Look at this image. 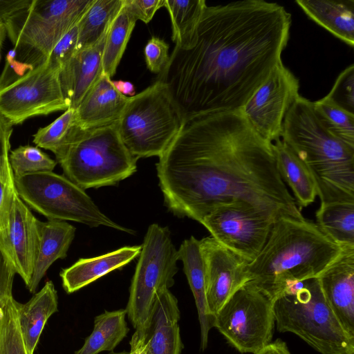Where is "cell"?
I'll list each match as a JSON object with an SVG mask.
<instances>
[{
	"label": "cell",
	"mask_w": 354,
	"mask_h": 354,
	"mask_svg": "<svg viewBox=\"0 0 354 354\" xmlns=\"http://www.w3.org/2000/svg\"><path fill=\"white\" fill-rule=\"evenodd\" d=\"M169 210L199 223L216 205L247 202L273 216L303 217L277 167L272 142L241 109L183 122L156 164Z\"/></svg>",
	"instance_id": "obj_1"
},
{
	"label": "cell",
	"mask_w": 354,
	"mask_h": 354,
	"mask_svg": "<svg viewBox=\"0 0 354 354\" xmlns=\"http://www.w3.org/2000/svg\"><path fill=\"white\" fill-rule=\"evenodd\" d=\"M291 21L282 6L263 0L207 6L192 44L175 46L158 78L183 122L241 109L282 62Z\"/></svg>",
	"instance_id": "obj_2"
},
{
	"label": "cell",
	"mask_w": 354,
	"mask_h": 354,
	"mask_svg": "<svg viewBox=\"0 0 354 354\" xmlns=\"http://www.w3.org/2000/svg\"><path fill=\"white\" fill-rule=\"evenodd\" d=\"M344 247L304 216H281L261 252L246 264L245 283L274 301L299 282L317 278Z\"/></svg>",
	"instance_id": "obj_3"
},
{
	"label": "cell",
	"mask_w": 354,
	"mask_h": 354,
	"mask_svg": "<svg viewBox=\"0 0 354 354\" xmlns=\"http://www.w3.org/2000/svg\"><path fill=\"white\" fill-rule=\"evenodd\" d=\"M281 139L310 171L321 203L354 202V149L327 131L313 102L300 95L295 100Z\"/></svg>",
	"instance_id": "obj_4"
},
{
	"label": "cell",
	"mask_w": 354,
	"mask_h": 354,
	"mask_svg": "<svg viewBox=\"0 0 354 354\" xmlns=\"http://www.w3.org/2000/svg\"><path fill=\"white\" fill-rule=\"evenodd\" d=\"M55 155L64 176L84 190L115 185L137 169L138 160L123 143L117 122L87 129L75 124Z\"/></svg>",
	"instance_id": "obj_5"
},
{
	"label": "cell",
	"mask_w": 354,
	"mask_h": 354,
	"mask_svg": "<svg viewBox=\"0 0 354 354\" xmlns=\"http://www.w3.org/2000/svg\"><path fill=\"white\" fill-rule=\"evenodd\" d=\"M277 329L292 333L321 354H354V338L327 304L318 279L299 282L273 301Z\"/></svg>",
	"instance_id": "obj_6"
},
{
	"label": "cell",
	"mask_w": 354,
	"mask_h": 354,
	"mask_svg": "<svg viewBox=\"0 0 354 354\" xmlns=\"http://www.w3.org/2000/svg\"><path fill=\"white\" fill-rule=\"evenodd\" d=\"M183 123L166 85L160 80L129 97L118 121L121 139L137 160L165 151Z\"/></svg>",
	"instance_id": "obj_7"
},
{
	"label": "cell",
	"mask_w": 354,
	"mask_h": 354,
	"mask_svg": "<svg viewBox=\"0 0 354 354\" xmlns=\"http://www.w3.org/2000/svg\"><path fill=\"white\" fill-rule=\"evenodd\" d=\"M93 0H31L5 21L19 61L45 62L58 41L80 20Z\"/></svg>",
	"instance_id": "obj_8"
},
{
	"label": "cell",
	"mask_w": 354,
	"mask_h": 354,
	"mask_svg": "<svg viewBox=\"0 0 354 354\" xmlns=\"http://www.w3.org/2000/svg\"><path fill=\"white\" fill-rule=\"evenodd\" d=\"M19 197L48 220L71 221L96 227L105 226L134 234L112 221L90 196L65 176L53 171L26 174L15 177Z\"/></svg>",
	"instance_id": "obj_9"
},
{
	"label": "cell",
	"mask_w": 354,
	"mask_h": 354,
	"mask_svg": "<svg viewBox=\"0 0 354 354\" xmlns=\"http://www.w3.org/2000/svg\"><path fill=\"white\" fill-rule=\"evenodd\" d=\"M178 261L168 227L151 224L141 245L125 309L136 333L147 322L157 295L174 284Z\"/></svg>",
	"instance_id": "obj_10"
},
{
	"label": "cell",
	"mask_w": 354,
	"mask_h": 354,
	"mask_svg": "<svg viewBox=\"0 0 354 354\" xmlns=\"http://www.w3.org/2000/svg\"><path fill=\"white\" fill-rule=\"evenodd\" d=\"M274 324L273 301L244 283L215 315L214 327L241 353L255 354L272 342Z\"/></svg>",
	"instance_id": "obj_11"
},
{
	"label": "cell",
	"mask_w": 354,
	"mask_h": 354,
	"mask_svg": "<svg viewBox=\"0 0 354 354\" xmlns=\"http://www.w3.org/2000/svg\"><path fill=\"white\" fill-rule=\"evenodd\" d=\"M278 218L247 202L232 201L216 205L200 223L220 244L249 263L263 248Z\"/></svg>",
	"instance_id": "obj_12"
},
{
	"label": "cell",
	"mask_w": 354,
	"mask_h": 354,
	"mask_svg": "<svg viewBox=\"0 0 354 354\" xmlns=\"http://www.w3.org/2000/svg\"><path fill=\"white\" fill-rule=\"evenodd\" d=\"M59 71L46 59L0 88V113L15 125L34 116L66 111L68 106L61 88Z\"/></svg>",
	"instance_id": "obj_13"
},
{
	"label": "cell",
	"mask_w": 354,
	"mask_h": 354,
	"mask_svg": "<svg viewBox=\"0 0 354 354\" xmlns=\"http://www.w3.org/2000/svg\"><path fill=\"white\" fill-rule=\"evenodd\" d=\"M299 81L282 62L250 97L241 110L252 129L266 140L280 139L285 116L299 97Z\"/></svg>",
	"instance_id": "obj_14"
},
{
	"label": "cell",
	"mask_w": 354,
	"mask_h": 354,
	"mask_svg": "<svg viewBox=\"0 0 354 354\" xmlns=\"http://www.w3.org/2000/svg\"><path fill=\"white\" fill-rule=\"evenodd\" d=\"M206 285L208 310L212 317L246 281L243 258L220 244L212 236L199 240Z\"/></svg>",
	"instance_id": "obj_15"
},
{
	"label": "cell",
	"mask_w": 354,
	"mask_h": 354,
	"mask_svg": "<svg viewBox=\"0 0 354 354\" xmlns=\"http://www.w3.org/2000/svg\"><path fill=\"white\" fill-rule=\"evenodd\" d=\"M180 315L178 300L169 289L159 292L144 328L132 335L129 354H180Z\"/></svg>",
	"instance_id": "obj_16"
},
{
	"label": "cell",
	"mask_w": 354,
	"mask_h": 354,
	"mask_svg": "<svg viewBox=\"0 0 354 354\" xmlns=\"http://www.w3.org/2000/svg\"><path fill=\"white\" fill-rule=\"evenodd\" d=\"M39 241V220L17 194L8 227L0 234V242L26 286L32 277Z\"/></svg>",
	"instance_id": "obj_17"
},
{
	"label": "cell",
	"mask_w": 354,
	"mask_h": 354,
	"mask_svg": "<svg viewBox=\"0 0 354 354\" xmlns=\"http://www.w3.org/2000/svg\"><path fill=\"white\" fill-rule=\"evenodd\" d=\"M317 279L327 304L343 329L354 338V246H345Z\"/></svg>",
	"instance_id": "obj_18"
},
{
	"label": "cell",
	"mask_w": 354,
	"mask_h": 354,
	"mask_svg": "<svg viewBox=\"0 0 354 354\" xmlns=\"http://www.w3.org/2000/svg\"><path fill=\"white\" fill-rule=\"evenodd\" d=\"M107 31L108 29L96 43L77 50L61 68L59 82L68 108L75 109L102 75V55Z\"/></svg>",
	"instance_id": "obj_19"
},
{
	"label": "cell",
	"mask_w": 354,
	"mask_h": 354,
	"mask_svg": "<svg viewBox=\"0 0 354 354\" xmlns=\"http://www.w3.org/2000/svg\"><path fill=\"white\" fill-rule=\"evenodd\" d=\"M129 99L115 88L111 77L102 73L75 109V124L87 129L116 122Z\"/></svg>",
	"instance_id": "obj_20"
},
{
	"label": "cell",
	"mask_w": 354,
	"mask_h": 354,
	"mask_svg": "<svg viewBox=\"0 0 354 354\" xmlns=\"http://www.w3.org/2000/svg\"><path fill=\"white\" fill-rule=\"evenodd\" d=\"M141 252V245L124 246L104 254L80 259L60 272L62 286L70 294L126 266Z\"/></svg>",
	"instance_id": "obj_21"
},
{
	"label": "cell",
	"mask_w": 354,
	"mask_h": 354,
	"mask_svg": "<svg viewBox=\"0 0 354 354\" xmlns=\"http://www.w3.org/2000/svg\"><path fill=\"white\" fill-rule=\"evenodd\" d=\"M178 255L194 297L201 328V348L205 350L209 332L214 327V317L210 315L207 303L205 266L199 240L193 236L185 239L178 250Z\"/></svg>",
	"instance_id": "obj_22"
},
{
	"label": "cell",
	"mask_w": 354,
	"mask_h": 354,
	"mask_svg": "<svg viewBox=\"0 0 354 354\" xmlns=\"http://www.w3.org/2000/svg\"><path fill=\"white\" fill-rule=\"evenodd\" d=\"M39 246L30 281L27 286L35 293L41 279L50 266L57 259L67 256L68 248L75 238V227L66 221H39Z\"/></svg>",
	"instance_id": "obj_23"
},
{
	"label": "cell",
	"mask_w": 354,
	"mask_h": 354,
	"mask_svg": "<svg viewBox=\"0 0 354 354\" xmlns=\"http://www.w3.org/2000/svg\"><path fill=\"white\" fill-rule=\"evenodd\" d=\"M317 24L351 47L354 46V0H297Z\"/></svg>",
	"instance_id": "obj_24"
},
{
	"label": "cell",
	"mask_w": 354,
	"mask_h": 354,
	"mask_svg": "<svg viewBox=\"0 0 354 354\" xmlns=\"http://www.w3.org/2000/svg\"><path fill=\"white\" fill-rule=\"evenodd\" d=\"M57 306V294L51 281L26 304L17 302L19 328L28 354L34 353L43 329Z\"/></svg>",
	"instance_id": "obj_25"
},
{
	"label": "cell",
	"mask_w": 354,
	"mask_h": 354,
	"mask_svg": "<svg viewBox=\"0 0 354 354\" xmlns=\"http://www.w3.org/2000/svg\"><path fill=\"white\" fill-rule=\"evenodd\" d=\"M272 145L279 174L292 189L299 206L313 203L317 196V188L307 167L281 138Z\"/></svg>",
	"instance_id": "obj_26"
},
{
	"label": "cell",
	"mask_w": 354,
	"mask_h": 354,
	"mask_svg": "<svg viewBox=\"0 0 354 354\" xmlns=\"http://www.w3.org/2000/svg\"><path fill=\"white\" fill-rule=\"evenodd\" d=\"M126 315L125 309H119L105 310L96 316L93 331L75 354H98L113 351L129 332Z\"/></svg>",
	"instance_id": "obj_27"
},
{
	"label": "cell",
	"mask_w": 354,
	"mask_h": 354,
	"mask_svg": "<svg viewBox=\"0 0 354 354\" xmlns=\"http://www.w3.org/2000/svg\"><path fill=\"white\" fill-rule=\"evenodd\" d=\"M315 216L316 224L332 241L354 246V202L321 203Z\"/></svg>",
	"instance_id": "obj_28"
},
{
	"label": "cell",
	"mask_w": 354,
	"mask_h": 354,
	"mask_svg": "<svg viewBox=\"0 0 354 354\" xmlns=\"http://www.w3.org/2000/svg\"><path fill=\"white\" fill-rule=\"evenodd\" d=\"M171 21V38L176 47H189L203 12L207 6L205 0H164Z\"/></svg>",
	"instance_id": "obj_29"
},
{
	"label": "cell",
	"mask_w": 354,
	"mask_h": 354,
	"mask_svg": "<svg viewBox=\"0 0 354 354\" xmlns=\"http://www.w3.org/2000/svg\"><path fill=\"white\" fill-rule=\"evenodd\" d=\"M136 21L122 5L108 28L102 55V74L111 78L115 74Z\"/></svg>",
	"instance_id": "obj_30"
},
{
	"label": "cell",
	"mask_w": 354,
	"mask_h": 354,
	"mask_svg": "<svg viewBox=\"0 0 354 354\" xmlns=\"http://www.w3.org/2000/svg\"><path fill=\"white\" fill-rule=\"evenodd\" d=\"M122 5L123 0H93L78 22L77 50L96 43Z\"/></svg>",
	"instance_id": "obj_31"
},
{
	"label": "cell",
	"mask_w": 354,
	"mask_h": 354,
	"mask_svg": "<svg viewBox=\"0 0 354 354\" xmlns=\"http://www.w3.org/2000/svg\"><path fill=\"white\" fill-rule=\"evenodd\" d=\"M313 107L327 131L354 149V115L337 106L326 96L314 102Z\"/></svg>",
	"instance_id": "obj_32"
},
{
	"label": "cell",
	"mask_w": 354,
	"mask_h": 354,
	"mask_svg": "<svg viewBox=\"0 0 354 354\" xmlns=\"http://www.w3.org/2000/svg\"><path fill=\"white\" fill-rule=\"evenodd\" d=\"M0 354H28L19 324L17 301L13 297L0 311Z\"/></svg>",
	"instance_id": "obj_33"
},
{
	"label": "cell",
	"mask_w": 354,
	"mask_h": 354,
	"mask_svg": "<svg viewBox=\"0 0 354 354\" xmlns=\"http://www.w3.org/2000/svg\"><path fill=\"white\" fill-rule=\"evenodd\" d=\"M10 164L14 177L41 171H53L57 162L39 147L20 146L10 151Z\"/></svg>",
	"instance_id": "obj_34"
},
{
	"label": "cell",
	"mask_w": 354,
	"mask_h": 354,
	"mask_svg": "<svg viewBox=\"0 0 354 354\" xmlns=\"http://www.w3.org/2000/svg\"><path fill=\"white\" fill-rule=\"evenodd\" d=\"M75 124V109L68 108L50 124L39 128L33 136L37 147L55 154L63 146Z\"/></svg>",
	"instance_id": "obj_35"
},
{
	"label": "cell",
	"mask_w": 354,
	"mask_h": 354,
	"mask_svg": "<svg viewBox=\"0 0 354 354\" xmlns=\"http://www.w3.org/2000/svg\"><path fill=\"white\" fill-rule=\"evenodd\" d=\"M326 97L337 106L354 115V64L347 66L338 75Z\"/></svg>",
	"instance_id": "obj_36"
},
{
	"label": "cell",
	"mask_w": 354,
	"mask_h": 354,
	"mask_svg": "<svg viewBox=\"0 0 354 354\" xmlns=\"http://www.w3.org/2000/svg\"><path fill=\"white\" fill-rule=\"evenodd\" d=\"M169 46L165 40L152 37L144 48V55L147 68L153 73L160 74L167 66L169 56Z\"/></svg>",
	"instance_id": "obj_37"
},
{
	"label": "cell",
	"mask_w": 354,
	"mask_h": 354,
	"mask_svg": "<svg viewBox=\"0 0 354 354\" xmlns=\"http://www.w3.org/2000/svg\"><path fill=\"white\" fill-rule=\"evenodd\" d=\"M12 124L0 113V179L15 181L9 160Z\"/></svg>",
	"instance_id": "obj_38"
},
{
	"label": "cell",
	"mask_w": 354,
	"mask_h": 354,
	"mask_svg": "<svg viewBox=\"0 0 354 354\" xmlns=\"http://www.w3.org/2000/svg\"><path fill=\"white\" fill-rule=\"evenodd\" d=\"M77 39L78 23L58 41L47 59L61 69L77 50Z\"/></svg>",
	"instance_id": "obj_39"
},
{
	"label": "cell",
	"mask_w": 354,
	"mask_h": 354,
	"mask_svg": "<svg viewBox=\"0 0 354 354\" xmlns=\"http://www.w3.org/2000/svg\"><path fill=\"white\" fill-rule=\"evenodd\" d=\"M16 274L14 265L0 242V311L12 297V284Z\"/></svg>",
	"instance_id": "obj_40"
},
{
	"label": "cell",
	"mask_w": 354,
	"mask_h": 354,
	"mask_svg": "<svg viewBox=\"0 0 354 354\" xmlns=\"http://www.w3.org/2000/svg\"><path fill=\"white\" fill-rule=\"evenodd\" d=\"M17 51L15 48L9 50L6 57V64L0 76V88L12 83L24 75L35 67L16 59Z\"/></svg>",
	"instance_id": "obj_41"
},
{
	"label": "cell",
	"mask_w": 354,
	"mask_h": 354,
	"mask_svg": "<svg viewBox=\"0 0 354 354\" xmlns=\"http://www.w3.org/2000/svg\"><path fill=\"white\" fill-rule=\"evenodd\" d=\"M164 0H124V8L136 19L148 24L156 11L163 6Z\"/></svg>",
	"instance_id": "obj_42"
},
{
	"label": "cell",
	"mask_w": 354,
	"mask_h": 354,
	"mask_svg": "<svg viewBox=\"0 0 354 354\" xmlns=\"http://www.w3.org/2000/svg\"><path fill=\"white\" fill-rule=\"evenodd\" d=\"M17 194L15 181L0 179V234H3L8 227L11 209Z\"/></svg>",
	"instance_id": "obj_43"
},
{
	"label": "cell",
	"mask_w": 354,
	"mask_h": 354,
	"mask_svg": "<svg viewBox=\"0 0 354 354\" xmlns=\"http://www.w3.org/2000/svg\"><path fill=\"white\" fill-rule=\"evenodd\" d=\"M31 0H0V17L4 21L17 11L28 6Z\"/></svg>",
	"instance_id": "obj_44"
},
{
	"label": "cell",
	"mask_w": 354,
	"mask_h": 354,
	"mask_svg": "<svg viewBox=\"0 0 354 354\" xmlns=\"http://www.w3.org/2000/svg\"><path fill=\"white\" fill-rule=\"evenodd\" d=\"M255 354H291L286 344L278 339Z\"/></svg>",
	"instance_id": "obj_45"
},
{
	"label": "cell",
	"mask_w": 354,
	"mask_h": 354,
	"mask_svg": "<svg viewBox=\"0 0 354 354\" xmlns=\"http://www.w3.org/2000/svg\"><path fill=\"white\" fill-rule=\"evenodd\" d=\"M112 84L115 88L122 95L131 97L136 95V88L134 85L128 81L112 80Z\"/></svg>",
	"instance_id": "obj_46"
},
{
	"label": "cell",
	"mask_w": 354,
	"mask_h": 354,
	"mask_svg": "<svg viewBox=\"0 0 354 354\" xmlns=\"http://www.w3.org/2000/svg\"><path fill=\"white\" fill-rule=\"evenodd\" d=\"M7 35L4 20L0 17V50Z\"/></svg>",
	"instance_id": "obj_47"
},
{
	"label": "cell",
	"mask_w": 354,
	"mask_h": 354,
	"mask_svg": "<svg viewBox=\"0 0 354 354\" xmlns=\"http://www.w3.org/2000/svg\"><path fill=\"white\" fill-rule=\"evenodd\" d=\"M110 354H129V352H127V351H122V352H118V353L111 352Z\"/></svg>",
	"instance_id": "obj_48"
},
{
	"label": "cell",
	"mask_w": 354,
	"mask_h": 354,
	"mask_svg": "<svg viewBox=\"0 0 354 354\" xmlns=\"http://www.w3.org/2000/svg\"><path fill=\"white\" fill-rule=\"evenodd\" d=\"M0 59H1V54H0Z\"/></svg>",
	"instance_id": "obj_49"
}]
</instances>
